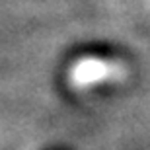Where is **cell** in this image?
<instances>
[{"label":"cell","instance_id":"cell-1","mask_svg":"<svg viewBox=\"0 0 150 150\" xmlns=\"http://www.w3.org/2000/svg\"><path fill=\"white\" fill-rule=\"evenodd\" d=\"M125 76L123 64L115 61H107L100 57H88L78 61L70 70V80L78 88L94 86V84L105 82V80H119Z\"/></svg>","mask_w":150,"mask_h":150}]
</instances>
